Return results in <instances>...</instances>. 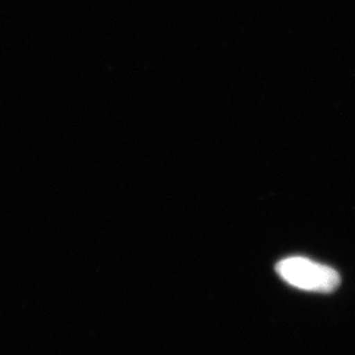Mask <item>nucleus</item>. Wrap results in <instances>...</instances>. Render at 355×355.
I'll use <instances>...</instances> for the list:
<instances>
[{"instance_id": "nucleus-1", "label": "nucleus", "mask_w": 355, "mask_h": 355, "mask_svg": "<svg viewBox=\"0 0 355 355\" xmlns=\"http://www.w3.org/2000/svg\"><path fill=\"white\" fill-rule=\"evenodd\" d=\"M280 278L304 291L333 292L341 283L340 274L329 266L303 257H291L277 265Z\"/></svg>"}]
</instances>
